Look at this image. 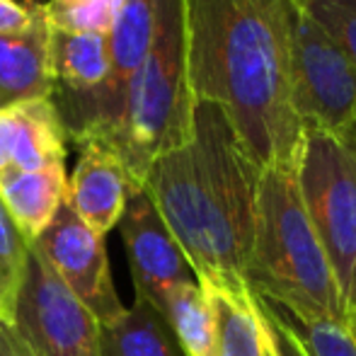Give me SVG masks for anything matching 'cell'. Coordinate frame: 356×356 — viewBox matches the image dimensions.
I'll return each mask as SVG.
<instances>
[{
  "mask_svg": "<svg viewBox=\"0 0 356 356\" xmlns=\"http://www.w3.org/2000/svg\"><path fill=\"white\" fill-rule=\"evenodd\" d=\"M194 99L228 114L259 170L298 165L305 131L291 102L293 0H182Z\"/></svg>",
  "mask_w": 356,
  "mask_h": 356,
  "instance_id": "1",
  "label": "cell"
},
{
  "mask_svg": "<svg viewBox=\"0 0 356 356\" xmlns=\"http://www.w3.org/2000/svg\"><path fill=\"white\" fill-rule=\"evenodd\" d=\"M259 175L228 114L194 99L192 136L150 165L143 189L197 282H245Z\"/></svg>",
  "mask_w": 356,
  "mask_h": 356,
  "instance_id": "2",
  "label": "cell"
},
{
  "mask_svg": "<svg viewBox=\"0 0 356 356\" xmlns=\"http://www.w3.org/2000/svg\"><path fill=\"white\" fill-rule=\"evenodd\" d=\"M245 284L296 323H344V300L298 189L296 165L259 175L257 216Z\"/></svg>",
  "mask_w": 356,
  "mask_h": 356,
  "instance_id": "3",
  "label": "cell"
},
{
  "mask_svg": "<svg viewBox=\"0 0 356 356\" xmlns=\"http://www.w3.org/2000/svg\"><path fill=\"white\" fill-rule=\"evenodd\" d=\"M192 112L184 3L155 0L153 42L131 85L122 129L109 143L136 189H143L145 175L160 155L189 141Z\"/></svg>",
  "mask_w": 356,
  "mask_h": 356,
  "instance_id": "4",
  "label": "cell"
},
{
  "mask_svg": "<svg viewBox=\"0 0 356 356\" xmlns=\"http://www.w3.org/2000/svg\"><path fill=\"white\" fill-rule=\"evenodd\" d=\"M296 175L344 300L356 254V131L342 138L305 131Z\"/></svg>",
  "mask_w": 356,
  "mask_h": 356,
  "instance_id": "5",
  "label": "cell"
},
{
  "mask_svg": "<svg viewBox=\"0 0 356 356\" xmlns=\"http://www.w3.org/2000/svg\"><path fill=\"white\" fill-rule=\"evenodd\" d=\"M291 102L303 131H356V66L349 54L293 0Z\"/></svg>",
  "mask_w": 356,
  "mask_h": 356,
  "instance_id": "6",
  "label": "cell"
},
{
  "mask_svg": "<svg viewBox=\"0 0 356 356\" xmlns=\"http://www.w3.org/2000/svg\"><path fill=\"white\" fill-rule=\"evenodd\" d=\"M13 325L37 356H99V323L34 245Z\"/></svg>",
  "mask_w": 356,
  "mask_h": 356,
  "instance_id": "7",
  "label": "cell"
},
{
  "mask_svg": "<svg viewBox=\"0 0 356 356\" xmlns=\"http://www.w3.org/2000/svg\"><path fill=\"white\" fill-rule=\"evenodd\" d=\"M32 245L47 257L54 272L99 325L114 323L127 310L114 289L104 238L88 228L75 213L68 202V192L51 223Z\"/></svg>",
  "mask_w": 356,
  "mask_h": 356,
  "instance_id": "8",
  "label": "cell"
},
{
  "mask_svg": "<svg viewBox=\"0 0 356 356\" xmlns=\"http://www.w3.org/2000/svg\"><path fill=\"white\" fill-rule=\"evenodd\" d=\"M117 225L127 245L138 298H145L160 310L175 286L197 282L187 257L145 189H134L129 194Z\"/></svg>",
  "mask_w": 356,
  "mask_h": 356,
  "instance_id": "9",
  "label": "cell"
},
{
  "mask_svg": "<svg viewBox=\"0 0 356 356\" xmlns=\"http://www.w3.org/2000/svg\"><path fill=\"white\" fill-rule=\"evenodd\" d=\"M54 83L51 24L39 5L27 27L0 34V109L51 99Z\"/></svg>",
  "mask_w": 356,
  "mask_h": 356,
  "instance_id": "10",
  "label": "cell"
},
{
  "mask_svg": "<svg viewBox=\"0 0 356 356\" xmlns=\"http://www.w3.org/2000/svg\"><path fill=\"white\" fill-rule=\"evenodd\" d=\"M134 184L122 160L99 143L80 145V160L68 179V202L88 228L107 235L119 223Z\"/></svg>",
  "mask_w": 356,
  "mask_h": 356,
  "instance_id": "11",
  "label": "cell"
},
{
  "mask_svg": "<svg viewBox=\"0 0 356 356\" xmlns=\"http://www.w3.org/2000/svg\"><path fill=\"white\" fill-rule=\"evenodd\" d=\"M54 95L58 119L83 104L109 71L107 34H75L51 27Z\"/></svg>",
  "mask_w": 356,
  "mask_h": 356,
  "instance_id": "12",
  "label": "cell"
},
{
  "mask_svg": "<svg viewBox=\"0 0 356 356\" xmlns=\"http://www.w3.org/2000/svg\"><path fill=\"white\" fill-rule=\"evenodd\" d=\"M211 305L216 356H269L259 300L248 284L199 282Z\"/></svg>",
  "mask_w": 356,
  "mask_h": 356,
  "instance_id": "13",
  "label": "cell"
},
{
  "mask_svg": "<svg viewBox=\"0 0 356 356\" xmlns=\"http://www.w3.org/2000/svg\"><path fill=\"white\" fill-rule=\"evenodd\" d=\"M68 192L63 163L42 170L10 168L0 179V202L29 243L44 233Z\"/></svg>",
  "mask_w": 356,
  "mask_h": 356,
  "instance_id": "14",
  "label": "cell"
},
{
  "mask_svg": "<svg viewBox=\"0 0 356 356\" xmlns=\"http://www.w3.org/2000/svg\"><path fill=\"white\" fill-rule=\"evenodd\" d=\"M10 124V168L42 170L66 160V131L51 99L5 109Z\"/></svg>",
  "mask_w": 356,
  "mask_h": 356,
  "instance_id": "15",
  "label": "cell"
},
{
  "mask_svg": "<svg viewBox=\"0 0 356 356\" xmlns=\"http://www.w3.org/2000/svg\"><path fill=\"white\" fill-rule=\"evenodd\" d=\"M99 356H184L165 315L145 298L134 300L114 323L99 325Z\"/></svg>",
  "mask_w": 356,
  "mask_h": 356,
  "instance_id": "16",
  "label": "cell"
},
{
  "mask_svg": "<svg viewBox=\"0 0 356 356\" xmlns=\"http://www.w3.org/2000/svg\"><path fill=\"white\" fill-rule=\"evenodd\" d=\"M160 313L168 320L184 356H216L211 305L199 282L175 286Z\"/></svg>",
  "mask_w": 356,
  "mask_h": 356,
  "instance_id": "17",
  "label": "cell"
},
{
  "mask_svg": "<svg viewBox=\"0 0 356 356\" xmlns=\"http://www.w3.org/2000/svg\"><path fill=\"white\" fill-rule=\"evenodd\" d=\"M29 240L17 228L5 204L0 202V315L13 323L17 293L24 282Z\"/></svg>",
  "mask_w": 356,
  "mask_h": 356,
  "instance_id": "18",
  "label": "cell"
},
{
  "mask_svg": "<svg viewBox=\"0 0 356 356\" xmlns=\"http://www.w3.org/2000/svg\"><path fill=\"white\" fill-rule=\"evenodd\" d=\"M124 0H66L44 3V13L54 29L75 34H109Z\"/></svg>",
  "mask_w": 356,
  "mask_h": 356,
  "instance_id": "19",
  "label": "cell"
},
{
  "mask_svg": "<svg viewBox=\"0 0 356 356\" xmlns=\"http://www.w3.org/2000/svg\"><path fill=\"white\" fill-rule=\"evenodd\" d=\"M298 5L337 39L356 66V0H303Z\"/></svg>",
  "mask_w": 356,
  "mask_h": 356,
  "instance_id": "20",
  "label": "cell"
},
{
  "mask_svg": "<svg viewBox=\"0 0 356 356\" xmlns=\"http://www.w3.org/2000/svg\"><path fill=\"white\" fill-rule=\"evenodd\" d=\"M286 320L308 356H356V337L344 323H296L289 315Z\"/></svg>",
  "mask_w": 356,
  "mask_h": 356,
  "instance_id": "21",
  "label": "cell"
},
{
  "mask_svg": "<svg viewBox=\"0 0 356 356\" xmlns=\"http://www.w3.org/2000/svg\"><path fill=\"white\" fill-rule=\"evenodd\" d=\"M259 300V308H262V318H264V327H267V337H269V347H272L274 356H308L300 344L296 330L291 327V323L286 320V315L282 310H277L272 303Z\"/></svg>",
  "mask_w": 356,
  "mask_h": 356,
  "instance_id": "22",
  "label": "cell"
},
{
  "mask_svg": "<svg viewBox=\"0 0 356 356\" xmlns=\"http://www.w3.org/2000/svg\"><path fill=\"white\" fill-rule=\"evenodd\" d=\"M37 10H39V3H34V0H27V3L0 0V34L24 29L34 19Z\"/></svg>",
  "mask_w": 356,
  "mask_h": 356,
  "instance_id": "23",
  "label": "cell"
},
{
  "mask_svg": "<svg viewBox=\"0 0 356 356\" xmlns=\"http://www.w3.org/2000/svg\"><path fill=\"white\" fill-rule=\"evenodd\" d=\"M0 356H37L10 320L0 315Z\"/></svg>",
  "mask_w": 356,
  "mask_h": 356,
  "instance_id": "24",
  "label": "cell"
},
{
  "mask_svg": "<svg viewBox=\"0 0 356 356\" xmlns=\"http://www.w3.org/2000/svg\"><path fill=\"white\" fill-rule=\"evenodd\" d=\"M10 170V124L5 109H0V179Z\"/></svg>",
  "mask_w": 356,
  "mask_h": 356,
  "instance_id": "25",
  "label": "cell"
},
{
  "mask_svg": "<svg viewBox=\"0 0 356 356\" xmlns=\"http://www.w3.org/2000/svg\"><path fill=\"white\" fill-rule=\"evenodd\" d=\"M51 3H66V0H51Z\"/></svg>",
  "mask_w": 356,
  "mask_h": 356,
  "instance_id": "26",
  "label": "cell"
},
{
  "mask_svg": "<svg viewBox=\"0 0 356 356\" xmlns=\"http://www.w3.org/2000/svg\"><path fill=\"white\" fill-rule=\"evenodd\" d=\"M269 356H274V354H272V347H269Z\"/></svg>",
  "mask_w": 356,
  "mask_h": 356,
  "instance_id": "27",
  "label": "cell"
},
{
  "mask_svg": "<svg viewBox=\"0 0 356 356\" xmlns=\"http://www.w3.org/2000/svg\"><path fill=\"white\" fill-rule=\"evenodd\" d=\"M296 3H303V0H296Z\"/></svg>",
  "mask_w": 356,
  "mask_h": 356,
  "instance_id": "28",
  "label": "cell"
}]
</instances>
